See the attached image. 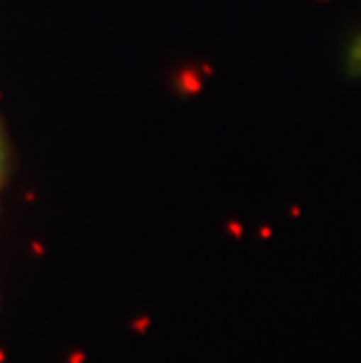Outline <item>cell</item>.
I'll return each mask as SVG.
<instances>
[{
	"mask_svg": "<svg viewBox=\"0 0 361 363\" xmlns=\"http://www.w3.org/2000/svg\"><path fill=\"white\" fill-rule=\"evenodd\" d=\"M5 169H7V148H5V136L0 129V183L5 179Z\"/></svg>",
	"mask_w": 361,
	"mask_h": 363,
	"instance_id": "obj_1",
	"label": "cell"
}]
</instances>
